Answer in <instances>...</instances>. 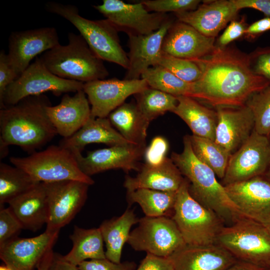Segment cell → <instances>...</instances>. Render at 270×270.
Wrapping results in <instances>:
<instances>
[{
    "label": "cell",
    "instance_id": "obj_42",
    "mask_svg": "<svg viewBox=\"0 0 270 270\" xmlns=\"http://www.w3.org/2000/svg\"><path fill=\"white\" fill-rule=\"evenodd\" d=\"M168 150V143L164 138L154 137L145 150L144 156L145 164L152 166L162 164L167 158Z\"/></svg>",
    "mask_w": 270,
    "mask_h": 270
},
{
    "label": "cell",
    "instance_id": "obj_55",
    "mask_svg": "<svg viewBox=\"0 0 270 270\" xmlns=\"http://www.w3.org/2000/svg\"><path fill=\"white\" fill-rule=\"evenodd\" d=\"M270 232V224L264 225Z\"/></svg>",
    "mask_w": 270,
    "mask_h": 270
},
{
    "label": "cell",
    "instance_id": "obj_36",
    "mask_svg": "<svg viewBox=\"0 0 270 270\" xmlns=\"http://www.w3.org/2000/svg\"><path fill=\"white\" fill-rule=\"evenodd\" d=\"M135 96L140 112L150 122L168 112H172L178 102L176 96L149 86Z\"/></svg>",
    "mask_w": 270,
    "mask_h": 270
},
{
    "label": "cell",
    "instance_id": "obj_53",
    "mask_svg": "<svg viewBox=\"0 0 270 270\" xmlns=\"http://www.w3.org/2000/svg\"><path fill=\"white\" fill-rule=\"evenodd\" d=\"M269 137L270 138V136H269ZM264 176L270 182V162L268 168Z\"/></svg>",
    "mask_w": 270,
    "mask_h": 270
},
{
    "label": "cell",
    "instance_id": "obj_17",
    "mask_svg": "<svg viewBox=\"0 0 270 270\" xmlns=\"http://www.w3.org/2000/svg\"><path fill=\"white\" fill-rule=\"evenodd\" d=\"M59 232L46 230L30 238H14L0 246V258L12 270H36L57 240Z\"/></svg>",
    "mask_w": 270,
    "mask_h": 270
},
{
    "label": "cell",
    "instance_id": "obj_22",
    "mask_svg": "<svg viewBox=\"0 0 270 270\" xmlns=\"http://www.w3.org/2000/svg\"><path fill=\"white\" fill-rule=\"evenodd\" d=\"M239 10L233 0H216L204 1L194 10L174 14L178 21L215 38L228 22L235 20Z\"/></svg>",
    "mask_w": 270,
    "mask_h": 270
},
{
    "label": "cell",
    "instance_id": "obj_18",
    "mask_svg": "<svg viewBox=\"0 0 270 270\" xmlns=\"http://www.w3.org/2000/svg\"><path fill=\"white\" fill-rule=\"evenodd\" d=\"M60 44L58 32L54 27L14 32L8 39V59L20 76L34 58Z\"/></svg>",
    "mask_w": 270,
    "mask_h": 270
},
{
    "label": "cell",
    "instance_id": "obj_14",
    "mask_svg": "<svg viewBox=\"0 0 270 270\" xmlns=\"http://www.w3.org/2000/svg\"><path fill=\"white\" fill-rule=\"evenodd\" d=\"M148 86L142 79L98 80L84 83L83 90L91 105V116L108 118L124 103L130 96L140 92Z\"/></svg>",
    "mask_w": 270,
    "mask_h": 270
},
{
    "label": "cell",
    "instance_id": "obj_31",
    "mask_svg": "<svg viewBox=\"0 0 270 270\" xmlns=\"http://www.w3.org/2000/svg\"><path fill=\"white\" fill-rule=\"evenodd\" d=\"M70 238L72 247L63 258L70 264L78 266L87 260L106 258L99 228L86 229L75 226Z\"/></svg>",
    "mask_w": 270,
    "mask_h": 270
},
{
    "label": "cell",
    "instance_id": "obj_38",
    "mask_svg": "<svg viewBox=\"0 0 270 270\" xmlns=\"http://www.w3.org/2000/svg\"><path fill=\"white\" fill-rule=\"evenodd\" d=\"M158 65L188 82L198 81L202 75L199 66L192 60L178 58L163 53Z\"/></svg>",
    "mask_w": 270,
    "mask_h": 270
},
{
    "label": "cell",
    "instance_id": "obj_3",
    "mask_svg": "<svg viewBox=\"0 0 270 270\" xmlns=\"http://www.w3.org/2000/svg\"><path fill=\"white\" fill-rule=\"evenodd\" d=\"M182 152H173L171 159L188 181L190 194L200 204L216 212L224 222L232 224L245 217L228 196L214 172L194 156L188 135L183 139Z\"/></svg>",
    "mask_w": 270,
    "mask_h": 270
},
{
    "label": "cell",
    "instance_id": "obj_13",
    "mask_svg": "<svg viewBox=\"0 0 270 270\" xmlns=\"http://www.w3.org/2000/svg\"><path fill=\"white\" fill-rule=\"evenodd\" d=\"M93 7L116 30L128 34L146 35L158 30L168 18L166 14L150 13L142 3L103 0Z\"/></svg>",
    "mask_w": 270,
    "mask_h": 270
},
{
    "label": "cell",
    "instance_id": "obj_44",
    "mask_svg": "<svg viewBox=\"0 0 270 270\" xmlns=\"http://www.w3.org/2000/svg\"><path fill=\"white\" fill-rule=\"evenodd\" d=\"M18 76L10 62L8 54L2 50L0 52V104L7 87Z\"/></svg>",
    "mask_w": 270,
    "mask_h": 270
},
{
    "label": "cell",
    "instance_id": "obj_19",
    "mask_svg": "<svg viewBox=\"0 0 270 270\" xmlns=\"http://www.w3.org/2000/svg\"><path fill=\"white\" fill-rule=\"evenodd\" d=\"M168 19L158 30L146 35L128 34L129 66L126 80H138L148 68L158 65L164 38L173 24Z\"/></svg>",
    "mask_w": 270,
    "mask_h": 270
},
{
    "label": "cell",
    "instance_id": "obj_49",
    "mask_svg": "<svg viewBox=\"0 0 270 270\" xmlns=\"http://www.w3.org/2000/svg\"><path fill=\"white\" fill-rule=\"evenodd\" d=\"M48 270H80L78 266L66 260L63 256L54 252L52 263Z\"/></svg>",
    "mask_w": 270,
    "mask_h": 270
},
{
    "label": "cell",
    "instance_id": "obj_9",
    "mask_svg": "<svg viewBox=\"0 0 270 270\" xmlns=\"http://www.w3.org/2000/svg\"><path fill=\"white\" fill-rule=\"evenodd\" d=\"M84 84L54 75L37 58L7 87L0 108L14 105L26 97L42 94L47 92H51L56 96L76 92L83 90Z\"/></svg>",
    "mask_w": 270,
    "mask_h": 270
},
{
    "label": "cell",
    "instance_id": "obj_48",
    "mask_svg": "<svg viewBox=\"0 0 270 270\" xmlns=\"http://www.w3.org/2000/svg\"><path fill=\"white\" fill-rule=\"evenodd\" d=\"M270 30V17H265L248 26L244 35L247 38L253 40Z\"/></svg>",
    "mask_w": 270,
    "mask_h": 270
},
{
    "label": "cell",
    "instance_id": "obj_11",
    "mask_svg": "<svg viewBox=\"0 0 270 270\" xmlns=\"http://www.w3.org/2000/svg\"><path fill=\"white\" fill-rule=\"evenodd\" d=\"M270 162V138L254 130L249 138L230 157L222 184L262 176Z\"/></svg>",
    "mask_w": 270,
    "mask_h": 270
},
{
    "label": "cell",
    "instance_id": "obj_40",
    "mask_svg": "<svg viewBox=\"0 0 270 270\" xmlns=\"http://www.w3.org/2000/svg\"><path fill=\"white\" fill-rule=\"evenodd\" d=\"M24 228L8 206H0V246L18 236Z\"/></svg>",
    "mask_w": 270,
    "mask_h": 270
},
{
    "label": "cell",
    "instance_id": "obj_56",
    "mask_svg": "<svg viewBox=\"0 0 270 270\" xmlns=\"http://www.w3.org/2000/svg\"></svg>",
    "mask_w": 270,
    "mask_h": 270
},
{
    "label": "cell",
    "instance_id": "obj_50",
    "mask_svg": "<svg viewBox=\"0 0 270 270\" xmlns=\"http://www.w3.org/2000/svg\"><path fill=\"white\" fill-rule=\"evenodd\" d=\"M252 263L237 260L226 270H270Z\"/></svg>",
    "mask_w": 270,
    "mask_h": 270
},
{
    "label": "cell",
    "instance_id": "obj_46",
    "mask_svg": "<svg viewBox=\"0 0 270 270\" xmlns=\"http://www.w3.org/2000/svg\"><path fill=\"white\" fill-rule=\"evenodd\" d=\"M136 270H174V267L170 257L158 256L146 253Z\"/></svg>",
    "mask_w": 270,
    "mask_h": 270
},
{
    "label": "cell",
    "instance_id": "obj_37",
    "mask_svg": "<svg viewBox=\"0 0 270 270\" xmlns=\"http://www.w3.org/2000/svg\"><path fill=\"white\" fill-rule=\"evenodd\" d=\"M246 105L253 114L254 130L260 134L270 136V85L253 94Z\"/></svg>",
    "mask_w": 270,
    "mask_h": 270
},
{
    "label": "cell",
    "instance_id": "obj_39",
    "mask_svg": "<svg viewBox=\"0 0 270 270\" xmlns=\"http://www.w3.org/2000/svg\"><path fill=\"white\" fill-rule=\"evenodd\" d=\"M141 2L148 12L174 14L194 10L200 2L198 0H145Z\"/></svg>",
    "mask_w": 270,
    "mask_h": 270
},
{
    "label": "cell",
    "instance_id": "obj_16",
    "mask_svg": "<svg viewBox=\"0 0 270 270\" xmlns=\"http://www.w3.org/2000/svg\"><path fill=\"white\" fill-rule=\"evenodd\" d=\"M224 188L244 216L264 225L270 224V182L264 176Z\"/></svg>",
    "mask_w": 270,
    "mask_h": 270
},
{
    "label": "cell",
    "instance_id": "obj_6",
    "mask_svg": "<svg viewBox=\"0 0 270 270\" xmlns=\"http://www.w3.org/2000/svg\"><path fill=\"white\" fill-rule=\"evenodd\" d=\"M188 186V181L184 178L177 191L171 218L186 244L206 246L216 244L218 236L224 226V222L216 212L190 194Z\"/></svg>",
    "mask_w": 270,
    "mask_h": 270
},
{
    "label": "cell",
    "instance_id": "obj_32",
    "mask_svg": "<svg viewBox=\"0 0 270 270\" xmlns=\"http://www.w3.org/2000/svg\"><path fill=\"white\" fill-rule=\"evenodd\" d=\"M176 194L177 191L138 188L127 192V199L130 204L138 203L146 216L172 217Z\"/></svg>",
    "mask_w": 270,
    "mask_h": 270
},
{
    "label": "cell",
    "instance_id": "obj_12",
    "mask_svg": "<svg viewBox=\"0 0 270 270\" xmlns=\"http://www.w3.org/2000/svg\"><path fill=\"white\" fill-rule=\"evenodd\" d=\"M43 183L48 208L46 230L60 232L72 220L84 204L90 185L73 180Z\"/></svg>",
    "mask_w": 270,
    "mask_h": 270
},
{
    "label": "cell",
    "instance_id": "obj_47",
    "mask_svg": "<svg viewBox=\"0 0 270 270\" xmlns=\"http://www.w3.org/2000/svg\"><path fill=\"white\" fill-rule=\"evenodd\" d=\"M237 8H252L262 12L266 17H270V0H233Z\"/></svg>",
    "mask_w": 270,
    "mask_h": 270
},
{
    "label": "cell",
    "instance_id": "obj_23",
    "mask_svg": "<svg viewBox=\"0 0 270 270\" xmlns=\"http://www.w3.org/2000/svg\"><path fill=\"white\" fill-rule=\"evenodd\" d=\"M46 112L58 134L63 138L73 135L91 117V108L83 90L73 96L65 94L59 104L48 106Z\"/></svg>",
    "mask_w": 270,
    "mask_h": 270
},
{
    "label": "cell",
    "instance_id": "obj_34",
    "mask_svg": "<svg viewBox=\"0 0 270 270\" xmlns=\"http://www.w3.org/2000/svg\"><path fill=\"white\" fill-rule=\"evenodd\" d=\"M188 136L194 156L210 167L217 177L222 180L231 154L210 139L193 134Z\"/></svg>",
    "mask_w": 270,
    "mask_h": 270
},
{
    "label": "cell",
    "instance_id": "obj_29",
    "mask_svg": "<svg viewBox=\"0 0 270 270\" xmlns=\"http://www.w3.org/2000/svg\"><path fill=\"white\" fill-rule=\"evenodd\" d=\"M108 118L112 126L130 142L146 146L147 130L150 122L142 115L136 104L124 102Z\"/></svg>",
    "mask_w": 270,
    "mask_h": 270
},
{
    "label": "cell",
    "instance_id": "obj_33",
    "mask_svg": "<svg viewBox=\"0 0 270 270\" xmlns=\"http://www.w3.org/2000/svg\"><path fill=\"white\" fill-rule=\"evenodd\" d=\"M40 182L16 166L0 163V206L34 187Z\"/></svg>",
    "mask_w": 270,
    "mask_h": 270
},
{
    "label": "cell",
    "instance_id": "obj_27",
    "mask_svg": "<svg viewBox=\"0 0 270 270\" xmlns=\"http://www.w3.org/2000/svg\"><path fill=\"white\" fill-rule=\"evenodd\" d=\"M8 207L22 224L24 229L36 232L48 218L47 196L43 182L10 200Z\"/></svg>",
    "mask_w": 270,
    "mask_h": 270
},
{
    "label": "cell",
    "instance_id": "obj_43",
    "mask_svg": "<svg viewBox=\"0 0 270 270\" xmlns=\"http://www.w3.org/2000/svg\"><path fill=\"white\" fill-rule=\"evenodd\" d=\"M135 263L114 262L107 258L90 260L82 262L78 266L80 270H134Z\"/></svg>",
    "mask_w": 270,
    "mask_h": 270
},
{
    "label": "cell",
    "instance_id": "obj_15",
    "mask_svg": "<svg viewBox=\"0 0 270 270\" xmlns=\"http://www.w3.org/2000/svg\"><path fill=\"white\" fill-rule=\"evenodd\" d=\"M146 146L126 144L88 152L86 156L74 153L80 170L91 176L112 169H122L126 172L139 171L140 160L144 158Z\"/></svg>",
    "mask_w": 270,
    "mask_h": 270
},
{
    "label": "cell",
    "instance_id": "obj_7",
    "mask_svg": "<svg viewBox=\"0 0 270 270\" xmlns=\"http://www.w3.org/2000/svg\"><path fill=\"white\" fill-rule=\"evenodd\" d=\"M216 244L237 260L270 269V232L260 222L240 218L222 228Z\"/></svg>",
    "mask_w": 270,
    "mask_h": 270
},
{
    "label": "cell",
    "instance_id": "obj_1",
    "mask_svg": "<svg viewBox=\"0 0 270 270\" xmlns=\"http://www.w3.org/2000/svg\"><path fill=\"white\" fill-rule=\"evenodd\" d=\"M192 60L202 75L189 96L216 108L242 106L253 94L270 85L252 72L248 54L234 48L216 46L210 54Z\"/></svg>",
    "mask_w": 270,
    "mask_h": 270
},
{
    "label": "cell",
    "instance_id": "obj_5",
    "mask_svg": "<svg viewBox=\"0 0 270 270\" xmlns=\"http://www.w3.org/2000/svg\"><path fill=\"white\" fill-rule=\"evenodd\" d=\"M46 9L72 24L100 59L128 68V58L120 44L118 31L106 19H87L82 16L78 8L72 4L50 2L46 4Z\"/></svg>",
    "mask_w": 270,
    "mask_h": 270
},
{
    "label": "cell",
    "instance_id": "obj_30",
    "mask_svg": "<svg viewBox=\"0 0 270 270\" xmlns=\"http://www.w3.org/2000/svg\"><path fill=\"white\" fill-rule=\"evenodd\" d=\"M133 210L128 208L120 216L104 220L99 226L106 244V258L120 262L122 248L128 241L130 230L139 221Z\"/></svg>",
    "mask_w": 270,
    "mask_h": 270
},
{
    "label": "cell",
    "instance_id": "obj_54",
    "mask_svg": "<svg viewBox=\"0 0 270 270\" xmlns=\"http://www.w3.org/2000/svg\"><path fill=\"white\" fill-rule=\"evenodd\" d=\"M0 270H12L4 264L0 266Z\"/></svg>",
    "mask_w": 270,
    "mask_h": 270
},
{
    "label": "cell",
    "instance_id": "obj_26",
    "mask_svg": "<svg viewBox=\"0 0 270 270\" xmlns=\"http://www.w3.org/2000/svg\"><path fill=\"white\" fill-rule=\"evenodd\" d=\"M96 143L104 144L109 146L132 144L114 128L108 118L91 116L75 134L68 138H62L58 145L73 153H81L86 146Z\"/></svg>",
    "mask_w": 270,
    "mask_h": 270
},
{
    "label": "cell",
    "instance_id": "obj_21",
    "mask_svg": "<svg viewBox=\"0 0 270 270\" xmlns=\"http://www.w3.org/2000/svg\"><path fill=\"white\" fill-rule=\"evenodd\" d=\"M214 38L206 36L191 26L173 22L162 44V52L174 57L194 60L210 54L216 48Z\"/></svg>",
    "mask_w": 270,
    "mask_h": 270
},
{
    "label": "cell",
    "instance_id": "obj_25",
    "mask_svg": "<svg viewBox=\"0 0 270 270\" xmlns=\"http://www.w3.org/2000/svg\"><path fill=\"white\" fill-rule=\"evenodd\" d=\"M184 180V178L171 158H166L158 166L142 164L136 176H126L124 186L127 192L138 188L176 192Z\"/></svg>",
    "mask_w": 270,
    "mask_h": 270
},
{
    "label": "cell",
    "instance_id": "obj_4",
    "mask_svg": "<svg viewBox=\"0 0 270 270\" xmlns=\"http://www.w3.org/2000/svg\"><path fill=\"white\" fill-rule=\"evenodd\" d=\"M68 44H60L39 58L46 68L64 79L86 83L104 80L108 72L102 60L90 48L80 34L70 32Z\"/></svg>",
    "mask_w": 270,
    "mask_h": 270
},
{
    "label": "cell",
    "instance_id": "obj_2",
    "mask_svg": "<svg viewBox=\"0 0 270 270\" xmlns=\"http://www.w3.org/2000/svg\"><path fill=\"white\" fill-rule=\"evenodd\" d=\"M51 105L44 94L26 97L0 110V140L32 154L58 134L46 112Z\"/></svg>",
    "mask_w": 270,
    "mask_h": 270
},
{
    "label": "cell",
    "instance_id": "obj_41",
    "mask_svg": "<svg viewBox=\"0 0 270 270\" xmlns=\"http://www.w3.org/2000/svg\"><path fill=\"white\" fill-rule=\"evenodd\" d=\"M248 56L252 72L265 78L270 84V46L258 48Z\"/></svg>",
    "mask_w": 270,
    "mask_h": 270
},
{
    "label": "cell",
    "instance_id": "obj_45",
    "mask_svg": "<svg viewBox=\"0 0 270 270\" xmlns=\"http://www.w3.org/2000/svg\"><path fill=\"white\" fill-rule=\"evenodd\" d=\"M244 17L240 20H234L226 26L223 33L218 40L217 46L224 48L232 41L237 40L244 34L248 26Z\"/></svg>",
    "mask_w": 270,
    "mask_h": 270
},
{
    "label": "cell",
    "instance_id": "obj_35",
    "mask_svg": "<svg viewBox=\"0 0 270 270\" xmlns=\"http://www.w3.org/2000/svg\"><path fill=\"white\" fill-rule=\"evenodd\" d=\"M150 88L175 96H189L193 82H186L160 65L152 66L141 76Z\"/></svg>",
    "mask_w": 270,
    "mask_h": 270
},
{
    "label": "cell",
    "instance_id": "obj_8",
    "mask_svg": "<svg viewBox=\"0 0 270 270\" xmlns=\"http://www.w3.org/2000/svg\"><path fill=\"white\" fill-rule=\"evenodd\" d=\"M10 162L40 182L73 180L89 185L94 183L90 177L80 170L74 154L59 145L50 146L26 157L12 156Z\"/></svg>",
    "mask_w": 270,
    "mask_h": 270
},
{
    "label": "cell",
    "instance_id": "obj_28",
    "mask_svg": "<svg viewBox=\"0 0 270 270\" xmlns=\"http://www.w3.org/2000/svg\"><path fill=\"white\" fill-rule=\"evenodd\" d=\"M177 98L178 104L172 112L186 123L193 135L214 141L218 122L216 110L190 96H179Z\"/></svg>",
    "mask_w": 270,
    "mask_h": 270
},
{
    "label": "cell",
    "instance_id": "obj_24",
    "mask_svg": "<svg viewBox=\"0 0 270 270\" xmlns=\"http://www.w3.org/2000/svg\"><path fill=\"white\" fill-rule=\"evenodd\" d=\"M169 257L174 270H226L237 260L218 244H186Z\"/></svg>",
    "mask_w": 270,
    "mask_h": 270
},
{
    "label": "cell",
    "instance_id": "obj_52",
    "mask_svg": "<svg viewBox=\"0 0 270 270\" xmlns=\"http://www.w3.org/2000/svg\"><path fill=\"white\" fill-rule=\"evenodd\" d=\"M8 146L6 144L2 141L0 140V160L2 159L6 156L8 155Z\"/></svg>",
    "mask_w": 270,
    "mask_h": 270
},
{
    "label": "cell",
    "instance_id": "obj_51",
    "mask_svg": "<svg viewBox=\"0 0 270 270\" xmlns=\"http://www.w3.org/2000/svg\"><path fill=\"white\" fill-rule=\"evenodd\" d=\"M54 252L50 251L43 258L36 270H48L52 260Z\"/></svg>",
    "mask_w": 270,
    "mask_h": 270
},
{
    "label": "cell",
    "instance_id": "obj_20",
    "mask_svg": "<svg viewBox=\"0 0 270 270\" xmlns=\"http://www.w3.org/2000/svg\"><path fill=\"white\" fill-rule=\"evenodd\" d=\"M216 108L218 122L214 142L232 154L249 138L254 131L253 114L246 105L237 108Z\"/></svg>",
    "mask_w": 270,
    "mask_h": 270
},
{
    "label": "cell",
    "instance_id": "obj_10",
    "mask_svg": "<svg viewBox=\"0 0 270 270\" xmlns=\"http://www.w3.org/2000/svg\"><path fill=\"white\" fill-rule=\"evenodd\" d=\"M130 234L127 243L136 251L169 257L186 244L171 217H149L139 220Z\"/></svg>",
    "mask_w": 270,
    "mask_h": 270
}]
</instances>
